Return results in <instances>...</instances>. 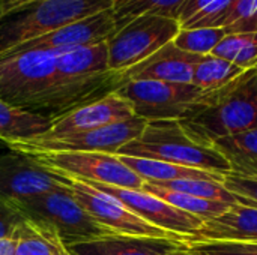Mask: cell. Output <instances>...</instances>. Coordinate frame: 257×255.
I'll use <instances>...</instances> for the list:
<instances>
[{
  "label": "cell",
  "instance_id": "6da1fadb",
  "mask_svg": "<svg viewBox=\"0 0 257 255\" xmlns=\"http://www.w3.org/2000/svg\"><path fill=\"white\" fill-rule=\"evenodd\" d=\"M197 144L212 147L218 138L257 128V68L229 84L203 92L178 120Z\"/></svg>",
  "mask_w": 257,
  "mask_h": 255
},
{
  "label": "cell",
  "instance_id": "7a4b0ae2",
  "mask_svg": "<svg viewBox=\"0 0 257 255\" xmlns=\"http://www.w3.org/2000/svg\"><path fill=\"white\" fill-rule=\"evenodd\" d=\"M114 0H0V56L66 24L113 8Z\"/></svg>",
  "mask_w": 257,
  "mask_h": 255
},
{
  "label": "cell",
  "instance_id": "3957f363",
  "mask_svg": "<svg viewBox=\"0 0 257 255\" xmlns=\"http://www.w3.org/2000/svg\"><path fill=\"white\" fill-rule=\"evenodd\" d=\"M116 155L161 161L218 174L230 171V165L220 152L194 143L178 120L148 122L140 137L120 147Z\"/></svg>",
  "mask_w": 257,
  "mask_h": 255
},
{
  "label": "cell",
  "instance_id": "277c9868",
  "mask_svg": "<svg viewBox=\"0 0 257 255\" xmlns=\"http://www.w3.org/2000/svg\"><path fill=\"white\" fill-rule=\"evenodd\" d=\"M57 53L30 50L0 56V99L35 114L54 84Z\"/></svg>",
  "mask_w": 257,
  "mask_h": 255
},
{
  "label": "cell",
  "instance_id": "5b68a950",
  "mask_svg": "<svg viewBox=\"0 0 257 255\" xmlns=\"http://www.w3.org/2000/svg\"><path fill=\"white\" fill-rule=\"evenodd\" d=\"M17 207L27 218L41 219L51 225L57 231L66 248L80 243H89L104 236L114 234L99 225L72 198L65 183L62 189L23 201L17 204Z\"/></svg>",
  "mask_w": 257,
  "mask_h": 255
},
{
  "label": "cell",
  "instance_id": "8992f818",
  "mask_svg": "<svg viewBox=\"0 0 257 255\" xmlns=\"http://www.w3.org/2000/svg\"><path fill=\"white\" fill-rule=\"evenodd\" d=\"M176 20L160 15H142L123 24L107 41L108 69L125 72L142 63L179 33Z\"/></svg>",
  "mask_w": 257,
  "mask_h": 255
},
{
  "label": "cell",
  "instance_id": "52a82bcc",
  "mask_svg": "<svg viewBox=\"0 0 257 255\" xmlns=\"http://www.w3.org/2000/svg\"><path fill=\"white\" fill-rule=\"evenodd\" d=\"M53 173L77 177L89 183L142 189L145 180L128 168L117 155L99 152H42L27 153Z\"/></svg>",
  "mask_w": 257,
  "mask_h": 255
},
{
  "label": "cell",
  "instance_id": "ba28073f",
  "mask_svg": "<svg viewBox=\"0 0 257 255\" xmlns=\"http://www.w3.org/2000/svg\"><path fill=\"white\" fill-rule=\"evenodd\" d=\"M65 186L68 188L72 198L104 228L114 234H125V236H143V237H161V239H181L185 240L182 236L169 233L161 230L131 210H128L119 200L114 197L93 188L92 185L86 183L72 176L56 173Z\"/></svg>",
  "mask_w": 257,
  "mask_h": 255
},
{
  "label": "cell",
  "instance_id": "9c48e42d",
  "mask_svg": "<svg viewBox=\"0 0 257 255\" xmlns=\"http://www.w3.org/2000/svg\"><path fill=\"white\" fill-rule=\"evenodd\" d=\"M142 117H131L122 122L105 125L93 131L72 134L60 138H32L27 141H15L8 144L11 150L21 153L42 152H99L116 155V152L130 141L140 137L146 126Z\"/></svg>",
  "mask_w": 257,
  "mask_h": 255
},
{
  "label": "cell",
  "instance_id": "30bf717a",
  "mask_svg": "<svg viewBox=\"0 0 257 255\" xmlns=\"http://www.w3.org/2000/svg\"><path fill=\"white\" fill-rule=\"evenodd\" d=\"M116 92L131 104L134 116L146 122L179 120L203 93L193 84L152 80L128 81Z\"/></svg>",
  "mask_w": 257,
  "mask_h": 255
},
{
  "label": "cell",
  "instance_id": "8fae6325",
  "mask_svg": "<svg viewBox=\"0 0 257 255\" xmlns=\"http://www.w3.org/2000/svg\"><path fill=\"white\" fill-rule=\"evenodd\" d=\"M62 188L60 177L30 155L11 149L0 153V197L8 203L17 206Z\"/></svg>",
  "mask_w": 257,
  "mask_h": 255
},
{
  "label": "cell",
  "instance_id": "7c38bea8",
  "mask_svg": "<svg viewBox=\"0 0 257 255\" xmlns=\"http://www.w3.org/2000/svg\"><path fill=\"white\" fill-rule=\"evenodd\" d=\"M89 185L114 197L128 210H131L146 222L161 230H166L169 233L182 236L184 239L194 237L203 224L202 219L170 206L169 203L163 201L161 198L143 189H125V188L107 186L102 183H89Z\"/></svg>",
  "mask_w": 257,
  "mask_h": 255
},
{
  "label": "cell",
  "instance_id": "4fadbf2b",
  "mask_svg": "<svg viewBox=\"0 0 257 255\" xmlns=\"http://www.w3.org/2000/svg\"><path fill=\"white\" fill-rule=\"evenodd\" d=\"M116 30L117 27L113 15V9L110 8L95 15H90L87 18L66 24L36 39L24 42L2 56L30 51V50H48V51L63 53L80 47H89V45L107 42L116 33Z\"/></svg>",
  "mask_w": 257,
  "mask_h": 255
},
{
  "label": "cell",
  "instance_id": "5bb4252c",
  "mask_svg": "<svg viewBox=\"0 0 257 255\" xmlns=\"http://www.w3.org/2000/svg\"><path fill=\"white\" fill-rule=\"evenodd\" d=\"M134 117L131 104L120 96L117 92H113L101 99L81 105L51 122V126L47 132L39 135L41 138H60L72 134L93 131L96 128L111 125ZM36 138V137H35Z\"/></svg>",
  "mask_w": 257,
  "mask_h": 255
},
{
  "label": "cell",
  "instance_id": "9a60e30c",
  "mask_svg": "<svg viewBox=\"0 0 257 255\" xmlns=\"http://www.w3.org/2000/svg\"><path fill=\"white\" fill-rule=\"evenodd\" d=\"M202 57L203 56H196L179 50L172 41L163 48H160L157 53H154L151 57L143 60L142 63L122 72V75L125 83L152 80L178 84H191L193 69Z\"/></svg>",
  "mask_w": 257,
  "mask_h": 255
},
{
  "label": "cell",
  "instance_id": "2e32d148",
  "mask_svg": "<svg viewBox=\"0 0 257 255\" xmlns=\"http://www.w3.org/2000/svg\"><path fill=\"white\" fill-rule=\"evenodd\" d=\"M200 242L257 243V209L233 203L226 212L205 221L194 237L185 239V243Z\"/></svg>",
  "mask_w": 257,
  "mask_h": 255
},
{
  "label": "cell",
  "instance_id": "e0dca14e",
  "mask_svg": "<svg viewBox=\"0 0 257 255\" xmlns=\"http://www.w3.org/2000/svg\"><path fill=\"white\" fill-rule=\"evenodd\" d=\"M185 248L187 243L181 239L108 234L68 249L72 255H179Z\"/></svg>",
  "mask_w": 257,
  "mask_h": 255
},
{
  "label": "cell",
  "instance_id": "ac0fdd59",
  "mask_svg": "<svg viewBox=\"0 0 257 255\" xmlns=\"http://www.w3.org/2000/svg\"><path fill=\"white\" fill-rule=\"evenodd\" d=\"M110 72L107 42L57 53L54 83L89 78Z\"/></svg>",
  "mask_w": 257,
  "mask_h": 255
},
{
  "label": "cell",
  "instance_id": "d6986e66",
  "mask_svg": "<svg viewBox=\"0 0 257 255\" xmlns=\"http://www.w3.org/2000/svg\"><path fill=\"white\" fill-rule=\"evenodd\" d=\"M15 239L14 255H72L57 231L41 219L26 218Z\"/></svg>",
  "mask_w": 257,
  "mask_h": 255
},
{
  "label": "cell",
  "instance_id": "ffe728a7",
  "mask_svg": "<svg viewBox=\"0 0 257 255\" xmlns=\"http://www.w3.org/2000/svg\"><path fill=\"white\" fill-rule=\"evenodd\" d=\"M117 156L128 168H131L136 174H139L145 182L155 183V185L170 182V180H178V179H203V180L223 182V176H224L218 173L175 165V164L161 162V161H152V159H143V158H134V156H122V155H117Z\"/></svg>",
  "mask_w": 257,
  "mask_h": 255
},
{
  "label": "cell",
  "instance_id": "44dd1931",
  "mask_svg": "<svg viewBox=\"0 0 257 255\" xmlns=\"http://www.w3.org/2000/svg\"><path fill=\"white\" fill-rule=\"evenodd\" d=\"M51 122L47 117L15 108L0 99V140L6 144L42 135L50 129Z\"/></svg>",
  "mask_w": 257,
  "mask_h": 255
},
{
  "label": "cell",
  "instance_id": "7402d4cb",
  "mask_svg": "<svg viewBox=\"0 0 257 255\" xmlns=\"http://www.w3.org/2000/svg\"><path fill=\"white\" fill-rule=\"evenodd\" d=\"M212 147L227 161L232 173L257 176V128L218 138Z\"/></svg>",
  "mask_w": 257,
  "mask_h": 255
},
{
  "label": "cell",
  "instance_id": "603a6c76",
  "mask_svg": "<svg viewBox=\"0 0 257 255\" xmlns=\"http://www.w3.org/2000/svg\"><path fill=\"white\" fill-rule=\"evenodd\" d=\"M142 189L152 194V195H155V197H158V198H161L163 201L169 203L170 206L202 219L203 222L211 219V218L218 216L220 213L226 212L232 206L230 203H224V201H214V200L193 197V195H188V194L169 191V189L160 188V186L148 183V182H145Z\"/></svg>",
  "mask_w": 257,
  "mask_h": 255
},
{
  "label": "cell",
  "instance_id": "cb8c5ba5",
  "mask_svg": "<svg viewBox=\"0 0 257 255\" xmlns=\"http://www.w3.org/2000/svg\"><path fill=\"white\" fill-rule=\"evenodd\" d=\"M244 69H241L239 66L221 57L208 54L203 56L196 63L193 69L191 84L199 87L202 92H209L229 84L230 81L238 78Z\"/></svg>",
  "mask_w": 257,
  "mask_h": 255
},
{
  "label": "cell",
  "instance_id": "d4e9b609",
  "mask_svg": "<svg viewBox=\"0 0 257 255\" xmlns=\"http://www.w3.org/2000/svg\"><path fill=\"white\" fill-rule=\"evenodd\" d=\"M187 0H114L113 15L116 27H122L142 15H160L178 21L181 8Z\"/></svg>",
  "mask_w": 257,
  "mask_h": 255
},
{
  "label": "cell",
  "instance_id": "484cf974",
  "mask_svg": "<svg viewBox=\"0 0 257 255\" xmlns=\"http://www.w3.org/2000/svg\"><path fill=\"white\" fill-rule=\"evenodd\" d=\"M211 54L221 57L244 71L257 68V32L226 35Z\"/></svg>",
  "mask_w": 257,
  "mask_h": 255
},
{
  "label": "cell",
  "instance_id": "4316f807",
  "mask_svg": "<svg viewBox=\"0 0 257 255\" xmlns=\"http://www.w3.org/2000/svg\"><path fill=\"white\" fill-rule=\"evenodd\" d=\"M226 36L224 29L215 27H194V29H181L175 36L173 44L190 54L208 56Z\"/></svg>",
  "mask_w": 257,
  "mask_h": 255
},
{
  "label": "cell",
  "instance_id": "83f0119b",
  "mask_svg": "<svg viewBox=\"0 0 257 255\" xmlns=\"http://www.w3.org/2000/svg\"><path fill=\"white\" fill-rule=\"evenodd\" d=\"M157 186L169 189V191L181 192V194H188V195L199 197V198L224 201L230 204L236 203L233 195L223 186L221 182L203 180V179H178V180H170L164 183H157Z\"/></svg>",
  "mask_w": 257,
  "mask_h": 255
},
{
  "label": "cell",
  "instance_id": "f1b7e54d",
  "mask_svg": "<svg viewBox=\"0 0 257 255\" xmlns=\"http://www.w3.org/2000/svg\"><path fill=\"white\" fill-rule=\"evenodd\" d=\"M221 183L233 195L236 203L257 209V176H244L229 171L223 176Z\"/></svg>",
  "mask_w": 257,
  "mask_h": 255
},
{
  "label": "cell",
  "instance_id": "f546056e",
  "mask_svg": "<svg viewBox=\"0 0 257 255\" xmlns=\"http://www.w3.org/2000/svg\"><path fill=\"white\" fill-rule=\"evenodd\" d=\"M187 246L199 255H257V243L200 242L187 243Z\"/></svg>",
  "mask_w": 257,
  "mask_h": 255
},
{
  "label": "cell",
  "instance_id": "4dcf8cb0",
  "mask_svg": "<svg viewBox=\"0 0 257 255\" xmlns=\"http://www.w3.org/2000/svg\"><path fill=\"white\" fill-rule=\"evenodd\" d=\"M27 216L14 204L0 197V239H15L20 225Z\"/></svg>",
  "mask_w": 257,
  "mask_h": 255
},
{
  "label": "cell",
  "instance_id": "1f68e13d",
  "mask_svg": "<svg viewBox=\"0 0 257 255\" xmlns=\"http://www.w3.org/2000/svg\"><path fill=\"white\" fill-rule=\"evenodd\" d=\"M257 32V0H250L241 18L226 29V35L230 33H254Z\"/></svg>",
  "mask_w": 257,
  "mask_h": 255
},
{
  "label": "cell",
  "instance_id": "d6a6232c",
  "mask_svg": "<svg viewBox=\"0 0 257 255\" xmlns=\"http://www.w3.org/2000/svg\"><path fill=\"white\" fill-rule=\"evenodd\" d=\"M215 0H187L184 3V6L181 8L179 11V15H178V23L181 26V29L188 23L191 21L193 18H196L199 14H202L208 6H211Z\"/></svg>",
  "mask_w": 257,
  "mask_h": 255
},
{
  "label": "cell",
  "instance_id": "836d02e7",
  "mask_svg": "<svg viewBox=\"0 0 257 255\" xmlns=\"http://www.w3.org/2000/svg\"><path fill=\"white\" fill-rule=\"evenodd\" d=\"M17 239H0V255H14Z\"/></svg>",
  "mask_w": 257,
  "mask_h": 255
},
{
  "label": "cell",
  "instance_id": "e575fe53",
  "mask_svg": "<svg viewBox=\"0 0 257 255\" xmlns=\"http://www.w3.org/2000/svg\"><path fill=\"white\" fill-rule=\"evenodd\" d=\"M9 150V146L5 143V141H2L0 140V153H3V152H8Z\"/></svg>",
  "mask_w": 257,
  "mask_h": 255
},
{
  "label": "cell",
  "instance_id": "d590c367",
  "mask_svg": "<svg viewBox=\"0 0 257 255\" xmlns=\"http://www.w3.org/2000/svg\"><path fill=\"white\" fill-rule=\"evenodd\" d=\"M179 255H199V254L193 252V251H191V249H190V248L187 246V248H185V249H184V251H182V252H181Z\"/></svg>",
  "mask_w": 257,
  "mask_h": 255
}]
</instances>
